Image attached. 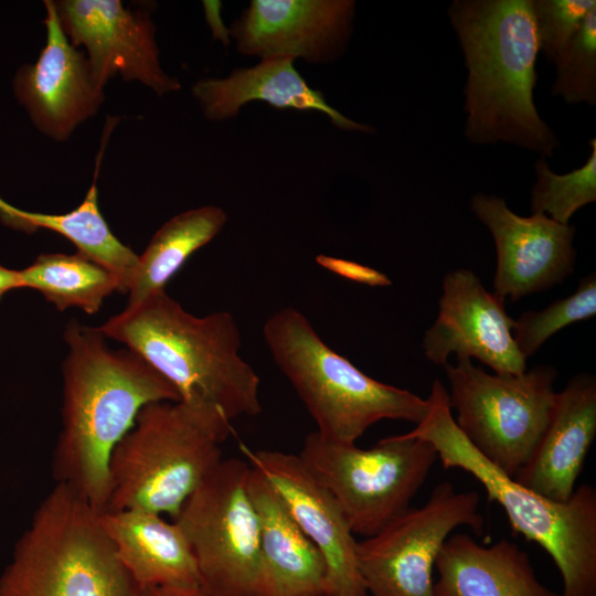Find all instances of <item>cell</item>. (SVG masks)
<instances>
[{
    "label": "cell",
    "mask_w": 596,
    "mask_h": 596,
    "mask_svg": "<svg viewBox=\"0 0 596 596\" xmlns=\"http://www.w3.org/2000/svg\"><path fill=\"white\" fill-rule=\"evenodd\" d=\"M64 339L68 354L62 369V429L53 453V476L103 512L114 448L142 407L180 397L131 350L110 349L99 328L72 320Z\"/></svg>",
    "instance_id": "6da1fadb"
},
{
    "label": "cell",
    "mask_w": 596,
    "mask_h": 596,
    "mask_svg": "<svg viewBox=\"0 0 596 596\" xmlns=\"http://www.w3.org/2000/svg\"><path fill=\"white\" fill-rule=\"evenodd\" d=\"M98 328L166 379L179 402L231 422L260 413L259 376L240 355L241 333L230 312L196 317L162 290Z\"/></svg>",
    "instance_id": "7a4b0ae2"
},
{
    "label": "cell",
    "mask_w": 596,
    "mask_h": 596,
    "mask_svg": "<svg viewBox=\"0 0 596 596\" xmlns=\"http://www.w3.org/2000/svg\"><path fill=\"white\" fill-rule=\"evenodd\" d=\"M448 14L468 70L466 137L551 157L558 141L533 100L539 42L532 0H455Z\"/></svg>",
    "instance_id": "3957f363"
},
{
    "label": "cell",
    "mask_w": 596,
    "mask_h": 596,
    "mask_svg": "<svg viewBox=\"0 0 596 596\" xmlns=\"http://www.w3.org/2000/svg\"><path fill=\"white\" fill-rule=\"evenodd\" d=\"M428 412L403 434L435 448L445 469L459 468L477 479L489 500L504 510L511 528L538 543L552 557L563 581L562 596H596V490L581 485L565 502H555L523 487L489 461L457 426L448 393L432 384Z\"/></svg>",
    "instance_id": "277c9868"
},
{
    "label": "cell",
    "mask_w": 596,
    "mask_h": 596,
    "mask_svg": "<svg viewBox=\"0 0 596 596\" xmlns=\"http://www.w3.org/2000/svg\"><path fill=\"white\" fill-rule=\"evenodd\" d=\"M228 419L182 402H153L138 413L108 464L104 511L143 510L173 520L222 461Z\"/></svg>",
    "instance_id": "5b68a950"
},
{
    "label": "cell",
    "mask_w": 596,
    "mask_h": 596,
    "mask_svg": "<svg viewBox=\"0 0 596 596\" xmlns=\"http://www.w3.org/2000/svg\"><path fill=\"white\" fill-rule=\"evenodd\" d=\"M268 350L283 374L330 440L355 443L381 419L416 425L427 400L372 379L318 336L309 320L292 307L273 313L263 327Z\"/></svg>",
    "instance_id": "8992f818"
},
{
    "label": "cell",
    "mask_w": 596,
    "mask_h": 596,
    "mask_svg": "<svg viewBox=\"0 0 596 596\" xmlns=\"http://www.w3.org/2000/svg\"><path fill=\"white\" fill-rule=\"evenodd\" d=\"M99 511L55 483L17 541L0 575V596H137Z\"/></svg>",
    "instance_id": "52a82bcc"
},
{
    "label": "cell",
    "mask_w": 596,
    "mask_h": 596,
    "mask_svg": "<svg viewBox=\"0 0 596 596\" xmlns=\"http://www.w3.org/2000/svg\"><path fill=\"white\" fill-rule=\"evenodd\" d=\"M334 497L353 534L369 538L409 508L438 459L426 440L402 435L363 449L310 433L298 455Z\"/></svg>",
    "instance_id": "ba28073f"
},
{
    "label": "cell",
    "mask_w": 596,
    "mask_h": 596,
    "mask_svg": "<svg viewBox=\"0 0 596 596\" xmlns=\"http://www.w3.org/2000/svg\"><path fill=\"white\" fill-rule=\"evenodd\" d=\"M448 401L469 441L512 478L539 444L555 404L556 371L534 366L520 375L489 374L470 359L446 363Z\"/></svg>",
    "instance_id": "9c48e42d"
},
{
    "label": "cell",
    "mask_w": 596,
    "mask_h": 596,
    "mask_svg": "<svg viewBox=\"0 0 596 596\" xmlns=\"http://www.w3.org/2000/svg\"><path fill=\"white\" fill-rule=\"evenodd\" d=\"M249 471L245 460L222 459L174 519L192 549L201 584L216 596H256L259 522Z\"/></svg>",
    "instance_id": "30bf717a"
},
{
    "label": "cell",
    "mask_w": 596,
    "mask_h": 596,
    "mask_svg": "<svg viewBox=\"0 0 596 596\" xmlns=\"http://www.w3.org/2000/svg\"><path fill=\"white\" fill-rule=\"evenodd\" d=\"M476 491L457 492L438 483L421 508H408L385 528L356 544L358 567L366 596H436L433 568L450 533L485 530Z\"/></svg>",
    "instance_id": "8fae6325"
},
{
    "label": "cell",
    "mask_w": 596,
    "mask_h": 596,
    "mask_svg": "<svg viewBox=\"0 0 596 596\" xmlns=\"http://www.w3.org/2000/svg\"><path fill=\"white\" fill-rule=\"evenodd\" d=\"M62 28L74 46H84L93 76L104 88L120 76L138 81L156 94L180 89V82L160 65L156 28L149 13L119 0L54 1Z\"/></svg>",
    "instance_id": "7c38bea8"
},
{
    "label": "cell",
    "mask_w": 596,
    "mask_h": 596,
    "mask_svg": "<svg viewBox=\"0 0 596 596\" xmlns=\"http://www.w3.org/2000/svg\"><path fill=\"white\" fill-rule=\"evenodd\" d=\"M238 447L323 556L327 596H366L358 567V542L330 491L312 476L298 455L272 449L255 450L244 443Z\"/></svg>",
    "instance_id": "4fadbf2b"
},
{
    "label": "cell",
    "mask_w": 596,
    "mask_h": 596,
    "mask_svg": "<svg viewBox=\"0 0 596 596\" xmlns=\"http://www.w3.org/2000/svg\"><path fill=\"white\" fill-rule=\"evenodd\" d=\"M438 306V316L423 338L429 361L445 365L455 353L458 360L476 358L500 375L526 371L504 301L488 291L472 270L460 268L445 275Z\"/></svg>",
    "instance_id": "5bb4252c"
},
{
    "label": "cell",
    "mask_w": 596,
    "mask_h": 596,
    "mask_svg": "<svg viewBox=\"0 0 596 596\" xmlns=\"http://www.w3.org/2000/svg\"><path fill=\"white\" fill-rule=\"evenodd\" d=\"M471 210L494 241L493 295L500 300L549 289L574 270L573 226L540 213L520 216L496 195H475Z\"/></svg>",
    "instance_id": "9a60e30c"
},
{
    "label": "cell",
    "mask_w": 596,
    "mask_h": 596,
    "mask_svg": "<svg viewBox=\"0 0 596 596\" xmlns=\"http://www.w3.org/2000/svg\"><path fill=\"white\" fill-rule=\"evenodd\" d=\"M44 6L45 46L34 63L19 67L13 92L42 134L66 140L98 111L104 88L95 81L86 55L65 34L55 2L44 1Z\"/></svg>",
    "instance_id": "2e32d148"
},
{
    "label": "cell",
    "mask_w": 596,
    "mask_h": 596,
    "mask_svg": "<svg viewBox=\"0 0 596 596\" xmlns=\"http://www.w3.org/2000/svg\"><path fill=\"white\" fill-rule=\"evenodd\" d=\"M353 15L351 0H253L231 34L244 55L326 63L345 47Z\"/></svg>",
    "instance_id": "e0dca14e"
},
{
    "label": "cell",
    "mask_w": 596,
    "mask_h": 596,
    "mask_svg": "<svg viewBox=\"0 0 596 596\" xmlns=\"http://www.w3.org/2000/svg\"><path fill=\"white\" fill-rule=\"evenodd\" d=\"M596 436V380L583 373L556 393L551 419L513 479L555 502L567 501Z\"/></svg>",
    "instance_id": "ac0fdd59"
},
{
    "label": "cell",
    "mask_w": 596,
    "mask_h": 596,
    "mask_svg": "<svg viewBox=\"0 0 596 596\" xmlns=\"http://www.w3.org/2000/svg\"><path fill=\"white\" fill-rule=\"evenodd\" d=\"M247 485L259 522L256 596H327V565L319 550L253 467Z\"/></svg>",
    "instance_id": "d6986e66"
},
{
    "label": "cell",
    "mask_w": 596,
    "mask_h": 596,
    "mask_svg": "<svg viewBox=\"0 0 596 596\" xmlns=\"http://www.w3.org/2000/svg\"><path fill=\"white\" fill-rule=\"evenodd\" d=\"M192 94L205 117L222 121L235 117L251 102H264L279 109L319 111L341 130L371 132L330 106L320 91L311 88L290 58H268L253 67L235 68L225 78L196 82Z\"/></svg>",
    "instance_id": "ffe728a7"
},
{
    "label": "cell",
    "mask_w": 596,
    "mask_h": 596,
    "mask_svg": "<svg viewBox=\"0 0 596 596\" xmlns=\"http://www.w3.org/2000/svg\"><path fill=\"white\" fill-rule=\"evenodd\" d=\"M435 567L436 596H561L538 579L529 555L505 539L483 546L465 533L449 535Z\"/></svg>",
    "instance_id": "44dd1931"
},
{
    "label": "cell",
    "mask_w": 596,
    "mask_h": 596,
    "mask_svg": "<svg viewBox=\"0 0 596 596\" xmlns=\"http://www.w3.org/2000/svg\"><path fill=\"white\" fill-rule=\"evenodd\" d=\"M116 555L138 586L201 584L192 549L181 528L143 510L99 512Z\"/></svg>",
    "instance_id": "7402d4cb"
},
{
    "label": "cell",
    "mask_w": 596,
    "mask_h": 596,
    "mask_svg": "<svg viewBox=\"0 0 596 596\" xmlns=\"http://www.w3.org/2000/svg\"><path fill=\"white\" fill-rule=\"evenodd\" d=\"M98 168L97 160L93 183L84 201L73 211L64 214L30 212L13 206L0 196V220L26 233L44 228L64 236L77 247V252L111 270L119 278L123 292H127L138 255L114 235L99 211Z\"/></svg>",
    "instance_id": "603a6c76"
},
{
    "label": "cell",
    "mask_w": 596,
    "mask_h": 596,
    "mask_svg": "<svg viewBox=\"0 0 596 596\" xmlns=\"http://www.w3.org/2000/svg\"><path fill=\"white\" fill-rule=\"evenodd\" d=\"M226 221V213L212 205L191 209L168 220L155 233L143 253L138 255L127 287V306L166 290L167 283L194 252L221 232Z\"/></svg>",
    "instance_id": "cb8c5ba5"
},
{
    "label": "cell",
    "mask_w": 596,
    "mask_h": 596,
    "mask_svg": "<svg viewBox=\"0 0 596 596\" xmlns=\"http://www.w3.org/2000/svg\"><path fill=\"white\" fill-rule=\"evenodd\" d=\"M20 273L23 288L40 291L58 310L74 307L94 315L109 295L123 292L111 270L81 252L41 254Z\"/></svg>",
    "instance_id": "d4e9b609"
},
{
    "label": "cell",
    "mask_w": 596,
    "mask_h": 596,
    "mask_svg": "<svg viewBox=\"0 0 596 596\" xmlns=\"http://www.w3.org/2000/svg\"><path fill=\"white\" fill-rule=\"evenodd\" d=\"M585 164L565 174L554 173L544 159L535 162L536 180L531 191L532 214H544L568 224L582 206L596 201V139Z\"/></svg>",
    "instance_id": "484cf974"
},
{
    "label": "cell",
    "mask_w": 596,
    "mask_h": 596,
    "mask_svg": "<svg viewBox=\"0 0 596 596\" xmlns=\"http://www.w3.org/2000/svg\"><path fill=\"white\" fill-rule=\"evenodd\" d=\"M596 313V277L581 279L576 291L540 311H525L514 320V341L525 359L554 333L566 326L594 317Z\"/></svg>",
    "instance_id": "4316f807"
},
{
    "label": "cell",
    "mask_w": 596,
    "mask_h": 596,
    "mask_svg": "<svg viewBox=\"0 0 596 596\" xmlns=\"http://www.w3.org/2000/svg\"><path fill=\"white\" fill-rule=\"evenodd\" d=\"M553 94L566 103L596 102V8L583 21L575 36L556 54Z\"/></svg>",
    "instance_id": "83f0119b"
},
{
    "label": "cell",
    "mask_w": 596,
    "mask_h": 596,
    "mask_svg": "<svg viewBox=\"0 0 596 596\" xmlns=\"http://www.w3.org/2000/svg\"><path fill=\"white\" fill-rule=\"evenodd\" d=\"M595 0H532L539 51L549 62L575 36Z\"/></svg>",
    "instance_id": "f1b7e54d"
},
{
    "label": "cell",
    "mask_w": 596,
    "mask_h": 596,
    "mask_svg": "<svg viewBox=\"0 0 596 596\" xmlns=\"http://www.w3.org/2000/svg\"><path fill=\"white\" fill-rule=\"evenodd\" d=\"M315 260L320 267L354 283L371 287H386L392 284L385 274L353 260L324 254L316 256Z\"/></svg>",
    "instance_id": "f546056e"
},
{
    "label": "cell",
    "mask_w": 596,
    "mask_h": 596,
    "mask_svg": "<svg viewBox=\"0 0 596 596\" xmlns=\"http://www.w3.org/2000/svg\"><path fill=\"white\" fill-rule=\"evenodd\" d=\"M137 596H216L202 584L138 586Z\"/></svg>",
    "instance_id": "4dcf8cb0"
},
{
    "label": "cell",
    "mask_w": 596,
    "mask_h": 596,
    "mask_svg": "<svg viewBox=\"0 0 596 596\" xmlns=\"http://www.w3.org/2000/svg\"><path fill=\"white\" fill-rule=\"evenodd\" d=\"M23 288L20 270L0 265V300L10 290Z\"/></svg>",
    "instance_id": "1f68e13d"
}]
</instances>
